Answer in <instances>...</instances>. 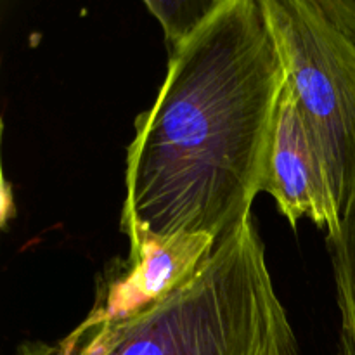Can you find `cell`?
Listing matches in <instances>:
<instances>
[{"label":"cell","instance_id":"cell-7","mask_svg":"<svg viewBox=\"0 0 355 355\" xmlns=\"http://www.w3.org/2000/svg\"><path fill=\"white\" fill-rule=\"evenodd\" d=\"M162 26L170 49L186 40L200 28L224 0H142Z\"/></svg>","mask_w":355,"mask_h":355},{"label":"cell","instance_id":"cell-8","mask_svg":"<svg viewBox=\"0 0 355 355\" xmlns=\"http://www.w3.org/2000/svg\"><path fill=\"white\" fill-rule=\"evenodd\" d=\"M315 2L342 30L355 37V0H315Z\"/></svg>","mask_w":355,"mask_h":355},{"label":"cell","instance_id":"cell-3","mask_svg":"<svg viewBox=\"0 0 355 355\" xmlns=\"http://www.w3.org/2000/svg\"><path fill=\"white\" fill-rule=\"evenodd\" d=\"M342 220L355 203V37L315 0H260Z\"/></svg>","mask_w":355,"mask_h":355},{"label":"cell","instance_id":"cell-1","mask_svg":"<svg viewBox=\"0 0 355 355\" xmlns=\"http://www.w3.org/2000/svg\"><path fill=\"white\" fill-rule=\"evenodd\" d=\"M284 85L260 0H224L170 49L162 89L128 146L123 234L218 241L252 217Z\"/></svg>","mask_w":355,"mask_h":355},{"label":"cell","instance_id":"cell-6","mask_svg":"<svg viewBox=\"0 0 355 355\" xmlns=\"http://www.w3.org/2000/svg\"><path fill=\"white\" fill-rule=\"evenodd\" d=\"M328 248L340 311L336 355H355V203L338 234L328 236Z\"/></svg>","mask_w":355,"mask_h":355},{"label":"cell","instance_id":"cell-5","mask_svg":"<svg viewBox=\"0 0 355 355\" xmlns=\"http://www.w3.org/2000/svg\"><path fill=\"white\" fill-rule=\"evenodd\" d=\"M262 193H267L291 225L307 217L328 236L338 234L342 215L328 173L304 123L297 97L284 85L281 110L269 146Z\"/></svg>","mask_w":355,"mask_h":355},{"label":"cell","instance_id":"cell-4","mask_svg":"<svg viewBox=\"0 0 355 355\" xmlns=\"http://www.w3.org/2000/svg\"><path fill=\"white\" fill-rule=\"evenodd\" d=\"M127 238L128 257L113 260L101 274L89 314H128L163 300L196 276L217 246L214 236L191 232L158 236L135 231Z\"/></svg>","mask_w":355,"mask_h":355},{"label":"cell","instance_id":"cell-2","mask_svg":"<svg viewBox=\"0 0 355 355\" xmlns=\"http://www.w3.org/2000/svg\"><path fill=\"white\" fill-rule=\"evenodd\" d=\"M14 355H298V349L252 215L163 300L128 314H87L62 338L28 340Z\"/></svg>","mask_w":355,"mask_h":355}]
</instances>
